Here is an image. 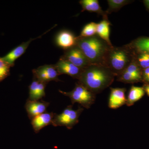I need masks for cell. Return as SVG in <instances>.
I'll use <instances>...</instances> for the list:
<instances>
[{"instance_id":"cell-22","label":"cell","mask_w":149,"mask_h":149,"mask_svg":"<svg viewBox=\"0 0 149 149\" xmlns=\"http://www.w3.org/2000/svg\"><path fill=\"white\" fill-rule=\"evenodd\" d=\"M97 23L94 22H91L83 27L80 32L79 36H77L80 38H86L93 37L97 34Z\"/></svg>"},{"instance_id":"cell-24","label":"cell","mask_w":149,"mask_h":149,"mask_svg":"<svg viewBox=\"0 0 149 149\" xmlns=\"http://www.w3.org/2000/svg\"><path fill=\"white\" fill-rule=\"evenodd\" d=\"M142 80L146 83H149V67L142 71Z\"/></svg>"},{"instance_id":"cell-25","label":"cell","mask_w":149,"mask_h":149,"mask_svg":"<svg viewBox=\"0 0 149 149\" xmlns=\"http://www.w3.org/2000/svg\"><path fill=\"white\" fill-rule=\"evenodd\" d=\"M145 92L147 93V95L149 96V85H145L143 88Z\"/></svg>"},{"instance_id":"cell-21","label":"cell","mask_w":149,"mask_h":149,"mask_svg":"<svg viewBox=\"0 0 149 149\" xmlns=\"http://www.w3.org/2000/svg\"><path fill=\"white\" fill-rule=\"evenodd\" d=\"M134 52V61L142 70L149 67V54L146 53Z\"/></svg>"},{"instance_id":"cell-17","label":"cell","mask_w":149,"mask_h":149,"mask_svg":"<svg viewBox=\"0 0 149 149\" xmlns=\"http://www.w3.org/2000/svg\"><path fill=\"white\" fill-rule=\"evenodd\" d=\"M145 94V91L143 88L131 86L126 97V105L128 107L133 105L136 102L141 100Z\"/></svg>"},{"instance_id":"cell-4","label":"cell","mask_w":149,"mask_h":149,"mask_svg":"<svg viewBox=\"0 0 149 149\" xmlns=\"http://www.w3.org/2000/svg\"><path fill=\"white\" fill-rule=\"evenodd\" d=\"M59 92L69 97L72 104L78 103L86 109L90 108L95 101L96 95L78 82L72 91L64 92L59 90Z\"/></svg>"},{"instance_id":"cell-6","label":"cell","mask_w":149,"mask_h":149,"mask_svg":"<svg viewBox=\"0 0 149 149\" xmlns=\"http://www.w3.org/2000/svg\"><path fill=\"white\" fill-rule=\"evenodd\" d=\"M34 78L47 84L51 81H60L59 75L55 65H45L32 70Z\"/></svg>"},{"instance_id":"cell-5","label":"cell","mask_w":149,"mask_h":149,"mask_svg":"<svg viewBox=\"0 0 149 149\" xmlns=\"http://www.w3.org/2000/svg\"><path fill=\"white\" fill-rule=\"evenodd\" d=\"M83 107L73 109L72 105L68 106L59 114L55 113L52 125L55 127L65 126L71 129L79 122V117L83 111Z\"/></svg>"},{"instance_id":"cell-16","label":"cell","mask_w":149,"mask_h":149,"mask_svg":"<svg viewBox=\"0 0 149 149\" xmlns=\"http://www.w3.org/2000/svg\"><path fill=\"white\" fill-rule=\"evenodd\" d=\"M111 25L108 19H103L97 24V35L105 41L109 45L113 47L110 39V33Z\"/></svg>"},{"instance_id":"cell-20","label":"cell","mask_w":149,"mask_h":149,"mask_svg":"<svg viewBox=\"0 0 149 149\" xmlns=\"http://www.w3.org/2000/svg\"><path fill=\"white\" fill-rule=\"evenodd\" d=\"M108 8L106 10L108 15L112 12L118 11L125 5L128 4L131 1L128 0H108Z\"/></svg>"},{"instance_id":"cell-7","label":"cell","mask_w":149,"mask_h":149,"mask_svg":"<svg viewBox=\"0 0 149 149\" xmlns=\"http://www.w3.org/2000/svg\"><path fill=\"white\" fill-rule=\"evenodd\" d=\"M61 58L81 69L91 65L83 52L77 45L65 51Z\"/></svg>"},{"instance_id":"cell-9","label":"cell","mask_w":149,"mask_h":149,"mask_svg":"<svg viewBox=\"0 0 149 149\" xmlns=\"http://www.w3.org/2000/svg\"><path fill=\"white\" fill-rule=\"evenodd\" d=\"M125 88H110L108 107L111 109H116L126 104Z\"/></svg>"},{"instance_id":"cell-15","label":"cell","mask_w":149,"mask_h":149,"mask_svg":"<svg viewBox=\"0 0 149 149\" xmlns=\"http://www.w3.org/2000/svg\"><path fill=\"white\" fill-rule=\"evenodd\" d=\"M79 3L82 6V12L87 11L89 12L95 13L101 15L103 19H108V15L105 11L102 9L98 0H81L79 1Z\"/></svg>"},{"instance_id":"cell-8","label":"cell","mask_w":149,"mask_h":149,"mask_svg":"<svg viewBox=\"0 0 149 149\" xmlns=\"http://www.w3.org/2000/svg\"><path fill=\"white\" fill-rule=\"evenodd\" d=\"M55 42L58 47L65 51L76 45L77 37L71 31L63 30L56 35Z\"/></svg>"},{"instance_id":"cell-11","label":"cell","mask_w":149,"mask_h":149,"mask_svg":"<svg viewBox=\"0 0 149 149\" xmlns=\"http://www.w3.org/2000/svg\"><path fill=\"white\" fill-rule=\"evenodd\" d=\"M47 32L48 31H47V32L44 33L43 35L39 36L37 38L30 39L27 42L22 43L19 45L15 48L13 49L9 52L5 56L3 57V58L12 67L14 65L15 62L24 54L31 42L38 38H40L43 35L46 34Z\"/></svg>"},{"instance_id":"cell-13","label":"cell","mask_w":149,"mask_h":149,"mask_svg":"<svg viewBox=\"0 0 149 149\" xmlns=\"http://www.w3.org/2000/svg\"><path fill=\"white\" fill-rule=\"evenodd\" d=\"M54 115L53 112H45L32 118L31 124L35 133H39L46 126L52 125Z\"/></svg>"},{"instance_id":"cell-26","label":"cell","mask_w":149,"mask_h":149,"mask_svg":"<svg viewBox=\"0 0 149 149\" xmlns=\"http://www.w3.org/2000/svg\"><path fill=\"white\" fill-rule=\"evenodd\" d=\"M143 2L144 4L146 6V8L148 9L149 10V0H146V1H144Z\"/></svg>"},{"instance_id":"cell-3","label":"cell","mask_w":149,"mask_h":149,"mask_svg":"<svg viewBox=\"0 0 149 149\" xmlns=\"http://www.w3.org/2000/svg\"><path fill=\"white\" fill-rule=\"evenodd\" d=\"M133 57V50L128 45L120 47L113 46L107 56L105 66L117 77L128 67Z\"/></svg>"},{"instance_id":"cell-18","label":"cell","mask_w":149,"mask_h":149,"mask_svg":"<svg viewBox=\"0 0 149 149\" xmlns=\"http://www.w3.org/2000/svg\"><path fill=\"white\" fill-rule=\"evenodd\" d=\"M127 45L134 52L149 54V37H140Z\"/></svg>"},{"instance_id":"cell-10","label":"cell","mask_w":149,"mask_h":149,"mask_svg":"<svg viewBox=\"0 0 149 149\" xmlns=\"http://www.w3.org/2000/svg\"><path fill=\"white\" fill-rule=\"evenodd\" d=\"M55 65L59 75L67 74L72 78L77 80L83 70V69L77 67L61 57Z\"/></svg>"},{"instance_id":"cell-19","label":"cell","mask_w":149,"mask_h":149,"mask_svg":"<svg viewBox=\"0 0 149 149\" xmlns=\"http://www.w3.org/2000/svg\"><path fill=\"white\" fill-rule=\"evenodd\" d=\"M118 82L124 83H133L142 80V77L124 70L117 77Z\"/></svg>"},{"instance_id":"cell-12","label":"cell","mask_w":149,"mask_h":149,"mask_svg":"<svg viewBox=\"0 0 149 149\" xmlns=\"http://www.w3.org/2000/svg\"><path fill=\"white\" fill-rule=\"evenodd\" d=\"M49 103L42 100L32 101L27 100L25 108L30 120L39 115L45 112Z\"/></svg>"},{"instance_id":"cell-1","label":"cell","mask_w":149,"mask_h":149,"mask_svg":"<svg viewBox=\"0 0 149 149\" xmlns=\"http://www.w3.org/2000/svg\"><path fill=\"white\" fill-rule=\"evenodd\" d=\"M115 77L107 66L91 64L83 69L78 83L97 95L109 87Z\"/></svg>"},{"instance_id":"cell-14","label":"cell","mask_w":149,"mask_h":149,"mask_svg":"<svg viewBox=\"0 0 149 149\" xmlns=\"http://www.w3.org/2000/svg\"><path fill=\"white\" fill-rule=\"evenodd\" d=\"M47 84L40 82L36 78H33V81L29 87V97L28 100L32 101L40 100L45 97L46 95L45 89Z\"/></svg>"},{"instance_id":"cell-23","label":"cell","mask_w":149,"mask_h":149,"mask_svg":"<svg viewBox=\"0 0 149 149\" xmlns=\"http://www.w3.org/2000/svg\"><path fill=\"white\" fill-rule=\"evenodd\" d=\"M11 67H12L5 61L2 57H0V82L10 75Z\"/></svg>"},{"instance_id":"cell-2","label":"cell","mask_w":149,"mask_h":149,"mask_svg":"<svg viewBox=\"0 0 149 149\" xmlns=\"http://www.w3.org/2000/svg\"><path fill=\"white\" fill-rule=\"evenodd\" d=\"M76 45L86 57L91 64L105 65L107 56L113 47L109 45L96 34L93 37H77Z\"/></svg>"}]
</instances>
